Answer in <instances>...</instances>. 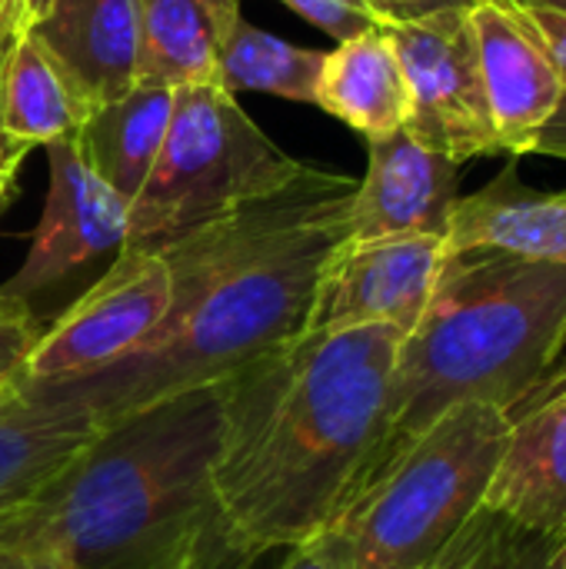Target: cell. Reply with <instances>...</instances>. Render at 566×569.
<instances>
[{"instance_id":"6da1fadb","label":"cell","mask_w":566,"mask_h":569,"mask_svg":"<svg viewBox=\"0 0 566 569\" xmlns=\"http://www.w3.org/2000/svg\"><path fill=\"white\" fill-rule=\"evenodd\" d=\"M404 337L390 323L314 330L220 380L224 433L200 569H247L337 523L384 433Z\"/></svg>"},{"instance_id":"7a4b0ae2","label":"cell","mask_w":566,"mask_h":569,"mask_svg":"<svg viewBox=\"0 0 566 569\" xmlns=\"http://www.w3.org/2000/svg\"><path fill=\"white\" fill-rule=\"evenodd\" d=\"M354 190V177L300 163L277 190L160 250L170 307L157 333L117 367L63 387L90 403L103 430L304 337L320 273L347 240Z\"/></svg>"},{"instance_id":"3957f363","label":"cell","mask_w":566,"mask_h":569,"mask_svg":"<svg viewBox=\"0 0 566 569\" xmlns=\"http://www.w3.org/2000/svg\"><path fill=\"white\" fill-rule=\"evenodd\" d=\"M224 387L163 397L103 427L33 500L0 517V543L60 553L73 569L203 567Z\"/></svg>"},{"instance_id":"277c9868","label":"cell","mask_w":566,"mask_h":569,"mask_svg":"<svg viewBox=\"0 0 566 569\" xmlns=\"http://www.w3.org/2000/svg\"><path fill=\"white\" fill-rule=\"evenodd\" d=\"M564 350L566 267L500 250L447 253L424 317L397 350L384 433L357 497L450 410L520 403Z\"/></svg>"},{"instance_id":"5b68a950","label":"cell","mask_w":566,"mask_h":569,"mask_svg":"<svg viewBox=\"0 0 566 569\" xmlns=\"http://www.w3.org/2000/svg\"><path fill=\"white\" fill-rule=\"evenodd\" d=\"M507 443V410L467 403L414 440L344 513L350 569H420L480 510Z\"/></svg>"},{"instance_id":"8992f818","label":"cell","mask_w":566,"mask_h":569,"mask_svg":"<svg viewBox=\"0 0 566 569\" xmlns=\"http://www.w3.org/2000/svg\"><path fill=\"white\" fill-rule=\"evenodd\" d=\"M300 170L227 90H173V117L153 170L130 203L127 247L160 253Z\"/></svg>"},{"instance_id":"52a82bcc","label":"cell","mask_w":566,"mask_h":569,"mask_svg":"<svg viewBox=\"0 0 566 569\" xmlns=\"http://www.w3.org/2000/svg\"><path fill=\"white\" fill-rule=\"evenodd\" d=\"M167 307V260L160 253L123 250L50 327L40 330L23 363V383H80L117 367L157 333Z\"/></svg>"},{"instance_id":"ba28073f","label":"cell","mask_w":566,"mask_h":569,"mask_svg":"<svg viewBox=\"0 0 566 569\" xmlns=\"http://www.w3.org/2000/svg\"><path fill=\"white\" fill-rule=\"evenodd\" d=\"M387 33L410 97L404 130L454 163L500 153L484 97L470 13L464 7L434 10L390 23Z\"/></svg>"},{"instance_id":"9c48e42d","label":"cell","mask_w":566,"mask_h":569,"mask_svg":"<svg viewBox=\"0 0 566 569\" xmlns=\"http://www.w3.org/2000/svg\"><path fill=\"white\" fill-rule=\"evenodd\" d=\"M47 200L20 270L0 293L30 307L90 267H110L127 247L130 207L77 153L73 140L47 147Z\"/></svg>"},{"instance_id":"30bf717a","label":"cell","mask_w":566,"mask_h":569,"mask_svg":"<svg viewBox=\"0 0 566 569\" xmlns=\"http://www.w3.org/2000/svg\"><path fill=\"white\" fill-rule=\"evenodd\" d=\"M444 260V237L344 240L320 273L307 333L374 323L410 333L434 297Z\"/></svg>"},{"instance_id":"8fae6325","label":"cell","mask_w":566,"mask_h":569,"mask_svg":"<svg viewBox=\"0 0 566 569\" xmlns=\"http://www.w3.org/2000/svg\"><path fill=\"white\" fill-rule=\"evenodd\" d=\"M484 97L497 150L534 153L544 127L557 113L564 77L527 10L510 0H484L470 10Z\"/></svg>"},{"instance_id":"7c38bea8","label":"cell","mask_w":566,"mask_h":569,"mask_svg":"<svg viewBox=\"0 0 566 569\" xmlns=\"http://www.w3.org/2000/svg\"><path fill=\"white\" fill-rule=\"evenodd\" d=\"M480 507L554 540L566 533L564 357L507 410V443Z\"/></svg>"},{"instance_id":"4fadbf2b","label":"cell","mask_w":566,"mask_h":569,"mask_svg":"<svg viewBox=\"0 0 566 569\" xmlns=\"http://www.w3.org/2000/svg\"><path fill=\"white\" fill-rule=\"evenodd\" d=\"M460 163L417 143L407 130L367 143V173L347 210V240L447 237Z\"/></svg>"},{"instance_id":"5bb4252c","label":"cell","mask_w":566,"mask_h":569,"mask_svg":"<svg viewBox=\"0 0 566 569\" xmlns=\"http://www.w3.org/2000/svg\"><path fill=\"white\" fill-rule=\"evenodd\" d=\"M100 433L70 387L17 383L0 393V517L33 500Z\"/></svg>"},{"instance_id":"9a60e30c","label":"cell","mask_w":566,"mask_h":569,"mask_svg":"<svg viewBox=\"0 0 566 569\" xmlns=\"http://www.w3.org/2000/svg\"><path fill=\"white\" fill-rule=\"evenodd\" d=\"M140 7L143 0H53L30 30L87 113L137 87Z\"/></svg>"},{"instance_id":"2e32d148","label":"cell","mask_w":566,"mask_h":569,"mask_svg":"<svg viewBox=\"0 0 566 569\" xmlns=\"http://www.w3.org/2000/svg\"><path fill=\"white\" fill-rule=\"evenodd\" d=\"M444 243L447 253L500 250L566 267V193L527 187L510 157L504 173L454 203Z\"/></svg>"},{"instance_id":"e0dca14e","label":"cell","mask_w":566,"mask_h":569,"mask_svg":"<svg viewBox=\"0 0 566 569\" xmlns=\"http://www.w3.org/2000/svg\"><path fill=\"white\" fill-rule=\"evenodd\" d=\"M314 107L344 120L367 143L407 127L410 97L387 27L340 40L324 53Z\"/></svg>"},{"instance_id":"ac0fdd59","label":"cell","mask_w":566,"mask_h":569,"mask_svg":"<svg viewBox=\"0 0 566 569\" xmlns=\"http://www.w3.org/2000/svg\"><path fill=\"white\" fill-rule=\"evenodd\" d=\"M244 0H143L140 87H217L220 50L237 27Z\"/></svg>"},{"instance_id":"d6986e66","label":"cell","mask_w":566,"mask_h":569,"mask_svg":"<svg viewBox=\"0 0 566 569\" xmlns=\"http://www.w3.org/2000/svg\"><path fill=\"white\" fill-rule=\"evenodd\" d=\"M170 117L173 90L137 83L120 100L93 107L70 140L80 160L130 207L153 170Z\"/></svg>"},{"instance_id":"ffe728a7","label":"cell","mask_w":566,"mask_h":569,"mask_svg":"<svg viewBox=\"0 0 566 569\" xmlns=\"http://www.w3.org/2000/svg\"><path fill=\"white\" fill-rule=\"evenodd\" d=\"M87 110L43 53V47L27 33L0 60V130L27 147H50L70 140Z\"/></svg>"},{"instance_id":"44dd1931","label":"cell","mask_w":566,"mask_h":569,"mask_svg":"<svg viewBox=\"0 0 566 569\" xmlns=\"http://www.w3.org/2000/svg\"><path fill=\"white\" fill-rule=\"evenodd\" d=\"M320 67H324V50L290 43L240 17L220 50L217 87L227 90L230 97L244 90H257L294 103H314Z\"/></svg>"},{"instance_id":"7402d4cb","label":"cell","mask_w":566,"mask_h":569,"mask_svg":"<svg viewBox=\"0 0 566 569\" xmlns=\"http://www.w3.org/2000/svg\"><path fill=\"white\" fill-rule=\"evenodd\" d=\"M554 537L480 507L420 569H554Z\"/></svg>"},{"instance_id":"603a6c76","label":"cell","mask_w":566,"mask_h":569,"mask_svg":"<svg viewBox=\"0 0 566 569\" xmlns=\"http://www.w3.org/2000/svg\"><path fill=\"white\" fill-rule=\"evenodd\" d=\"M43 323L37 320V313L0 293V393L23 383V363L40 337Z\"/></svg>"},{"instance_id":"cb8c5ba5","label":"cell","mask_w":566,"mask_h":569,"mask_svg":"<svg viewBox=\"0 0 566 569\" xmlns=\"http://www.w3.org/2000/svg\"><path fill=\"white\" fill-rule=\"evenodd\" d=\"M280 3L290 7L307 23L330 33L337 43L367 33L374 27H390L370 0H280Z\"/></svg>"},{"instance_id":"d4e9b609","label":"cell","mask_w":566,"mask_h":569,"mask_svg":"<svg viewBox=\"0 0 566 569\" xmlns=\"http://www.w3.org/2000/svg\"><path fill=\"white\" fill-rule=\"evenodd\" d=\"M530 23L537 27V33L544 37L550 57L557 60L560 67V77H564V93H560V103H557V113L550 117V123L544 127L534 153H544V157H557L566 160V13H554V10H527Z\"/></svg>"},{"instance_id":"484cf974","label":"cell","mask_w":566,"mask_h":569,"mask_svg":"<svg viewBox=\"0 0 566 569\" xmlns=\"http://www.w3.org/2000/svg\"><path fill=\"white\" fill-rule=\"evenodd\" d=\"M280 569H350L347 567V557H344V547L337 540V533L327 527L320 530L317 537L290 547V557L284 560Z\"/></svg>"},{"instance_id":"4316f807","label":"cell","mask_w":566,"mask_h":569,"mask_svg":"<svg viewBox=\"0 0 566 569\" xmlns=\"http://www.w3.org/2000/svg\"><path fill=\"white\" fill-rule=\"evenodd\" d=\"M50 3L53 0H7L3 17H0V60L7 57V50L20 37H27L43 20V13L50 10Z\"/></svg>"},{"instance_id":"83f0119b","label":"cell","mask_w":566,"mask_h":569,"mask_svg":"<svg viewBox=\"0 0 566 569\" xmlns=\"http://www.w3.org/2000/svg\"><path fill=\"white\" fill-rule=\"evenodd\" d=\"M30 150H33V147L20 143V140H13L10 133L0 130V213L7 210V203H10L13 193H17V173H20L23 157H27Z\"/></svg>"},{"instance_id":"f1b7e54d","label":"cell","mask_w":566,"mask_h":569,"mask_svg":"<svg viewBox=\"0 0 566 569\" xmlns=\"http://www.w3.org/2000/svg\"><path fill=\"white\" fill-rule=\"evenodd\" d=\"M0 569H73L60 553L20 543H0Z\"/></svg>"},{"instance_id":"f546056e","label":"cell","mask_w":566,"mask_h":569,"mask_svg":"<svg viewBox=\"0 0 566 569\" xmlns=\"http://www.w3.org/2000/svg\"><path fill=\"white\" fill-rule=\"evenodd\" d=\"M474 3H484V0H404V7H407V20L424 17V13H434V10H450V7H464V10H470Z\"/></svg>"},{"instance_id":"4dcf8cb0","label":"cell","mask_w":566,"mask_h":569,"mask_svg":"<svg viewBox=\"0 0 566 569\" xmlns=\"http://www.w3.org/2000/svg\"><path fill=\"white\" fill-rule=\"evenodd\" d=\"M374 7H377V13L387 20V23H400V20H407V7H404V0H370Z\"/></svg>"},{"instance_id":"1f68e13d","label":"cell","mask_w":566,"mask_h":569,"mask_svg":"<svg viewBox=\"0 0 566 569\" xmlns=\"http://www.w3.org/2000/svg\"><path fill=\"white\" fill-rule=\"evenodd\" d=\"M524 10H554V13H566V0H510Z\"/></svg>"},{"instance_id":"d6a6232c","label":"cell","mask_w":566,"mask_h":569,"mask_svg":"<svg viewBox=\"0 0 566 569\" xmlns=\"http://www.w3.org/2000/svg\"><path fill=\"white\" fill-rule=\"evenodd\" d=\"M160 569H197V553H187V557H180V560H173V563Z\"/></svg>"},{"instance_id":"836d02e7","label":"cell","mask_w":566,"mask_h":569,"mask_svg":"<svg viewBox=\"0 0 566 569\" xmlns=\"http://www.w3.org/2000/svg\"><path fill=\"white\" fill-rule=\"evenodd\" d=\"M554 569H566V533L557 540V550H554Z\"/></svg>"},{"instance_id":"e575fe53","label":"cell","mask_w":566,"mask_h":569,"mask_svg":"<svg viewBox=\"0 0 566 569\" xmlns=\"http://www.w3.org/2000/svg\"><path fill=\"white\" fill-rule=\"evenodd\" d=\"M3 7H7V0H0V17H3Z\"/></svg>"}]
</instances>
